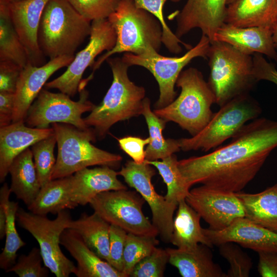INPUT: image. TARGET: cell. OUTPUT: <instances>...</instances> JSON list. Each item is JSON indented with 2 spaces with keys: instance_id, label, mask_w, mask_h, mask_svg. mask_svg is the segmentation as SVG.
<instances>
[{
  "instance_id": "obj_1",
  "label": "cell",
  "mask_w": 277,
  "mask_h": 277,
  "mask_svg": "<svg viewBox=\"0 0 277 277\" xmlns=\"http://www.w3.org/2000/svg\"><path fill=\"white\" fill-rule=\"evenodd\" d=\"M231 138L207 154L179 161V168L190 187L200 183L223 191H241L277 148V121L258 117Z\"/></svg>"
},
{
  "instance_id": "obj_2",
  "label": "cell",
  "mask_w": 277,
  "mask_h": 277,
  "mask_svg": "<svg viewBox=\"0 0 277 277\" xmlns=\"http://www.w3.org/2000/svg\"><path fill=\"white\" fill-rule=\"evenodd\" d=\"M106 61L112 71L111 85L102 102L84 118L99 138H104L115 123L142 114L146 92L129 79V66L122 58L110 57Z\"/></svg>"
},
{
  "instance_id": "obj_3",
  "label": "cell",
  "mask_w": 277,
  "mask_h": 277,
  "mask_svg": "<svg viewBox=\"0 0 277 277\" xmlns=\"http://www.w3.org/2000/svg\"><path fill=\"white\" fill-rule=\"evenodd\" d=\"M114 29V47L95 61L92 74L112 55L122 52L141 54L150 49L159 51L162 44V28L151 13L137 7L133 0H120L107 18Z\"/></svg>"
},
{
  "instance_id": "obj_4",
  "label": "cell",
  "mask_w": 277,
  "mask_h": 277,
  "mask_svg": "<svg viewBox=\"0 0 277 277\" xmlns=\"http://www.w3.org/2000/svg\"><path fill=\"white\" fill-rule=\"evenodd\" d=\"M68 0H49L43 11L38 31L39 48L49 60L74 55L90 36L91 23Z\"/></svg>"
},
{
  "instance_id": "obj_5",
  "label": "cell",
  "mask_w": 277,
  "mask_h": 277,
  "mask_svg": "<svg viewBox=\"0 0 277 277\" xmlns=\"http://www.w3.org/2000/svg\"><path fill=\"white\" fill-rule=\"evenodd\" d=\"M207 58L210 74L207 81L220 107L246 94L258 81L253 73L252 56L243 53L230 45L211 42Z\"/></svg>"
},
{
  "instance_id": "obj_6",
  "label": "cell",
  "mask_w": 277,
  "mask_h": 277,
  "mask_svg": "<svg viewBox=\"0 0 277 277\" xmlns=\"http://www.w3.org/2000/svg\"><path fill=\"white\" fill-rule=\"evenodd\" d=\"M176 86L179 96L167 106L155 109L154 113L167 122L177 124L192 136L199 133L209 122L213 113L215 97L201 72L190 67L180 73Z\"/></svg>"
},
{
  "instance_id": "obj_7",
  "label": "cell",
  "mask_w": 277,
  "mask_h": 277,
  "mask_svg": "<svg viewBox=\"0 0 277 277\" xmlns=\"http://www.w3.org/2000/svg\"><path fill=\"white\" fill-rule=\"evenodd\" d=\"M57 145V155L51 180L65 177L93 166L117 168L123 160L94 146L96 136L93 129L83 130L68 124H52Z\"/></svg>"
},
{
  "instance_id": "obj_8",
  "label": "cell",
  "mask_w": 277,
  "mask_h": 277,
  "mask_svg": "<svg viewBox=\"0 0 277 277\" xmlns=\"http://www.w3.org/2000/svg\"><path fill=\"white\" fill-rule=\"evenodd\" d=\"M262 108L248 94L238 96L220 107L197 134L178 139L184 151H209L234 136L248 122L261 115Z\"/></svg>"
},
{
  "instance_id": "obj_9",
  "label": "cell",
  "mask_w": 277,
  "mask_h": 277,
  "mask_svg": "<svg viewBox=\"0 0 277 277\" xmlns=\"http://www.w3.org/2000/svg\"><path fill=\"white\" fill-rule=\"evenodd\" d=\"M72 220L67 210L60 212L54 220L47 216L33 213L19 207L16 221L36 240L43 256L44 264L56 277H68L74 273L76 266L62 252L60 238Z\"/></svg>"
},
{
  "instance_id": "obj_10",
  "label": "cell",
  "mask_w": 277,
  "mask_h": 277,
  "mask_svg": "<svg viewBox=\"0 0 277 277\" xmlns=\"http://www.w3.org/2000/svg\"><path fill=\"white\" fill-rule=\"evenodd\" d=\"M210 43L209 38L202 34L197 44L181 56H165L154 49H150L141 54L126 52L122 58L129 67L142 66L152 74L160 91L159 99L154 106L155 109H160L175 100L177 93L174 86L183 68L196 57L207 58Z\"/></svg>"
},
{
  "instance_id": "obj_11",
  "label": "cell",
  "mask_w": 277,
  "mask_h": 277,
  "mask_svg": "<svg viewBox=\"0 0 277 277\" xmlns=\"http://www.w3.org/2000/svg\"><path fill=\"white\" fill-rule=\"evenodd\" d=\"M85 87L79 88L80 98L77 101L61 92L54 93L42 89L28 109L25 124L31 127L47 128L53 123H65L80 129H88L90 127L82 114L91 112L95 105L88 100L89 93Z\"/></svg>"
},
{
  "instance_id": "obj_12",
  "label": "cell",
  "mask_w": 277,
  "mask_h": 277,
  "mask_svg": "<svg viewBox=\"0 0 277 277\" xmlns=\"http://www.w3.org/2000/svg\"><path fill=\"white\" fill-rule=\"evenodd\" d=\"M145 202L137 192L124 189L101 192L89 205L110 225L117 226L127 233L156 236L157 229L143 212Z\"/></svg>"
},
{
  "instance_id": "obj_13",
  "label": "cell",
  "mask_w": 277,
  "mask_h": 277,
  "mask_svg": "<svg viewBox=\"0 0 277 277\" xmlns=\"http://www.w3.org/2000/svg\"><path fill=\"white\" fill-rule=\"evenodd\" d=\"M116 42L115 31L107 18L92 21L91 31L87 46L76 54L62 74L46 83L45 88L56 89L73 97L78 92L86 69L93 66L98 55L104 51L111 50Z\"/></svg>"
},
{
  "instance_id": "obj_14",
  "label": "cell",
  "mask_w": 277,
  "mask_h": 277,
  "mask_svg": "<svg viewBox=\"0 0 277 277\" xmlns=\"http://www.w3.org/2000/svg\"><path fill=\"white\" fill-rule=\"evenodd\" d=\"M117 173L147 203L152 213V223L157 229L159 235L165 243H170L173 215L178 205L168 202L164 196L156 192L151 182L152 177L156 174L153 166L145 162L137 164L130 160L122 167Z\"/></svg>"
},
{
  "instance_id": "obj_15",
  "label": "cell",
  "mask_w": 277,
  "mask_h": 277,
  "mask_svg": "<svg viewBox=\"0 0 277 277\" xmlns=\"http://www.w3.org/2000/svg\"><path fill=\"white\" fill-rule=\"evenodd\" d=\"M185 200L213 230L225 229L245 217L244 206L234 192L202 185L190 190Z\"/></svg>"
},
{
  "instance_id": "obj_16",
  "label": "cell",
  "mask_w": 277,
  "mask_h": 277,
  "mask_svg": "<svg viewBox=\"0 0 277 277\" xmlns=\"http://www.w3.org/2000/svg\"><path fill=\"white\" fill-rule=\"evenodd\" d=\"M74 56H59L41 66L29 63L22 69L14 93L12 123L25 121L28 109L49 77L59 69L68 66Z\"/></svg>"
},
{
  "instance_id": "obj_17",
  "label": "cell",
  "mask_w": 277,
  "mask_h": 277,
  "mask_svg": "<svg viewBox=\"0 0 277 277\" xmlns=\"http://www.w3.org/2000/svg\"><path fill=\"white\" fill-rule=\"evenodd\" d=\"M49 0H22L9 3L14 28L27 53L29 63L41 66L45 56L38 42V31L43 11Z\"/></svg>"
},
{
  "instance_id": "obj_18",
  "label": "cell",
  "mask_w": 277,
  "mask_h": 277,
  "mask_svg": "<svg viewBox=\"0 0 277 277\" xmlns=\"http://www.w3.org/2000/svg\"><path fill=\"white\" fill-rule=\"evenodd\" d=\"M227 7V0H187L177 13L175 35L180 38L199 28L213 42L215 32L225 23Z\"/></svg>"
},
{
  "instance_id": "obj_19",
  "label": "cell",
  "mask_w": 277,
  "mask_h": 277,
  "mask_svg": "<svg viewBox=\"0 0 277 277\" xmlns=\"http://www.w3.org/2000/svg\"><path fill=\"white\" fill-rule=\"evenodd\" d=\"M212 244L218 246L233 242L242 246L260 251H277V232L251 221L246 217L234 220L221 230L204 229Z\"/></svg>"
},
{
  "instance_id": "obj_20",
  "label": "cell",
  "mask_w": 277,
  "mask_h": 277,
  "mask_svg": "<svg viewBox=\"0 0 277 277\" xmlns=\"http://www.w3.org/2000/svg\"><path fill=\"white\" fill-rule=\"evenodd\" d=\"M109 166L85 168L71 175L70 198L75 207L85 206L101 192L127 189Z\"/></svg>"
},
{
  "instance_id": "obj_21",
  "label": "cell",
  "mask_w": 277,
  "mask_h": 277,
  "mask_svg": "<svg viewBox=\"0 0 277 277\" xmlns=\"http://www.w3.org/2000/svg\"><path fill=\"white\" fill-rule=\"evenodd\" d=\"M53 134L52 127H31L24 121L0 127V182L5 181L9 167L17 156L36 142Z\"/></svg>"
},
{
  "instance_id": "obj_22",
  "label": "cell",
  "mask_w": 277,
  "mask_h": 277,
  "mask_svg": "<svg viewBox=\"0 0 277 277\" xmlns=\"http://www.w3.org/2000/svg\"><path fill=\"white\" fill-rule=\"evenodd\" d=\"M272 35V28L268 27H241L224 23L215 32L213 41L227 43L246 54L260 53L277 61Z\"/></svg>"
},
{
  "instance_id": "obj_23",
  "label": "cell",
  "mask_w": 277,
  "mask_h": 277,
  "mask_svg": "<svg viewBox=\"0 0 277 277\" xmlns=\"http://www.w3.org/2000/svg\"><path fill=\"white\" fill-rule=\"evenodd\" d=\"M60 242L77 262L74 273L77 277H127L92 251L73 230L66 228Z\"/></svg>"
},
{
  "instance_id": "obj_24",
  "label": "cell",
  "mask_w": 277,
  "mask_h": 277,
  "mask_svg": "<svg viewBox=\"0 0 277 277\" xmlns=\"http://www.w3.org/2000/svg\"><path fill=\"white\" fill-rule=\"evenodd\" d=\"M210 247L199 244L188 249L166 248L169 263L183 277H226L213 260Z\"/></svg>"
},
{
  "instance_id": "obj_25",
  "label": "cell",
  "mask_w": 277,
  "mask_h": 277,
  "mask_svg": "<svg viewBox=\"0 0 277 277\" xmlns=\"http://www.w3.org/2000/svg\"><path fill=\"white\" fill-rule=\"evenodd\" d=\"M276 20L277 0H234L227 5L225 23L272 28Z\"/></svg>"
},
{
  "instance_id": "obj_26",
  "label": "cell",
  "mask_w": 277,
  "mask_h": 277,
  "mask_svg": "<svg viewBox=\"0 0 277 277\" xmlns=\"http://www.w3.org/2000/svg\"><path fill=\"white\" fill-rule=\"evenodd\" d=\"M201 218L185 199L180 201L173 219L170 243L180 249L191 248L199 244L212 248L213 245L201 226Z\"/></svg>"
},
{
  "instance_id": "obj_27",
  "label": "cell",
  "mask_w": 277,
  "mask_h": 277,
  "mask_svg": "<svg viewBox=\"0 0 277 277\" xmlns=\"http://www.w3.org/2000/svg\"><path fill=\"white\" fill-rule=\"evenodd\" d=\"M9 173L11 176L10 188L12 193L28 207L36 199L41 188L30 148L14 159L9 167Z\"/></svg>"
},
{
  "instance_id": "obj_28",
  "label": "cell",
  "mask_w": 277,
  "mask_h": 277,
  "mask_svg": "<svg viewBox=\"0 0 277 277\" xmlns=\"http://www.w3.org/2000/svg\"><path fill=\"white\" fill-rule=\"evenodd\" d=\"M245 212V217L277 232V183L257 193L236 192Z\"/></svg>"
},
{
  "instance_id": "obj_29",
  "label": "cell",
  "mask_w": 277,
  "mask_h": 277,
  "mask_svg": "<svg viewBox=\"0 0 277 277\" xmlns=\"http://www.w3.org/2000/svg\"><path fill=\"white\" fill-rule=\"evenodd\" d=\"M110 224L96 213L84 212L69 222L68 228L77 233L88 247L102 259L109 261Z\"/></svg>"
},
{
  "instance_id": "obj_30",
  "label": "cell",
  "mask_w": 277,
  "mask_h": 277,
  "mask_svg": "<svg viewBox=\"0 0 277 277\" xmlns=\"http://www.w3.org/2000/svg\"><path fill=\"white\" fill-rule=\"evenodd\" d=\"M71 175L52 180L42 187L33 202L27 207L33 213L47 216L76 207L70 198Z\"/></svg>"
},
{
  "instance_id": "obj_31",
  "label": "cell",
  "mask_w": 277,
  "mask_h": 277,
  "mask_svg": "<svg viewBox=\"0 0 277 277\" xmlns=\"http://www.w3.org/2000/svg\"><path fill=\"white\" fill-rule=\"evenodd\" d=\"M142 115L147 125L150 138L145 149V160H162L181 150L178 139H166L164 137L163 131L167 122L152 111L150 101L147 97L143 100Z\"/></svg>"
},
{
  "instance_id": "obj_32",
  "label": "cell",
  "mask_w": 277,
  "mask_h": 277,
  "mask_svg": "<svg viewBox=\"0 0 277 277\" xmlns=\"http://www.w3.org/2000/svg\"><path fill=\"white\" fill-rule=\"evenodd\" d=\"M8 4L0 0V62H11L23 69L29 63V58L13 25Z\"/></svg>"
},
{
  "instance_id": "obj_33",
  "label": "cell",
  "mask_w": 277,
  "mask_h": 277,
  "mask_svg": "<svg viewBox=\"0 0 277 277\" xmlns=\"http://www.w3.org/2000/svg\"><path fill=\"white\" fill-rule=\"evenodd\" d=\"M11 193L8 184L5 183L1 188L0 193L5 199L7 221L5 244L0 254V268L6 272L15 264L18 257L17 251L26 245L16 228V212L19 206L17 202L9 200Z\"/></svg>"
},
{
  "instance_id": "obj_34",
  "label": "cell",
  "mask_w": 277,
  "mask_h": 277,
  "mask_svg": "<svg viewBox=\"0 0 277 277\" xmlns=\"http://www.w3.org/2000/svg\"><path fill=\"white\" fill-rule=\"evenodd\" d=\"M145 162L157 170L166 185L167 192L164 196L168 202L178 205L180 201L186 199L191 187L183 176L179 168V161L174 154L162 161L145 160Z\"/></svg>"
},
{
  "instance_id": "obj_35",
  "label": "cell",
  "mask_w": 277,
  "mask_h": 277,
  "mask_svg": "<svg viewBox=\"0 0 277 277\" xmlns=\"http://www.w3.org/2000/svg\"><path fill=\"white\" fill-rule=\"evenodd\" d=\"M156 236L128 233L124 252L123 273L130 276L136 265L151 253L159 245Z\"/></svg>"
},
{
  "instance_id": "obj_36",
  "label": "cell",
  "mask_w": 277,
  "mask_h": 277,
  "mask_svg": "<svg viewBox=\"0 0 277 277\" xmlns=\"http://www.w3.org/2000/svg\"><path fill=\"white\" fill-rule=\"evenodd\" d=\"M56 144V140L54 133L31 146L34 163L41 187L52 180L56 160L54 154Z\"/></svg>"
},
{
  "instance_id": "obj_37",
  "label": "cell",
  "mask_w": 277,
  "mask_h": 277,
  "mask_svg": "<svg viewBox=\"0 0 277 277\" xmlns=\"http://www.w3.org/2000/svg\"><path fill=\"white\" fill-rule=\"evenodd\" d=\"M136 6L153 15L161 23L162 28V43L169 52L179 54L182 51L181 44L188 50L192 48L190 45L184 43L173 33L167 25L164 17L163 8L168 0H133ZM177 3L181 0H169Z\"/></svg>"
},
{
  "instance_id": "obj_38",
  "label": "cell",
  "mask_w": 277,
  "mask_h": 277,
  "mask_svg": "<svg viewBox=\"0 0 277 277\" xmlns=\"http://www.w3.org/2000/svg\"><path fill=\"white\" fill-rule=\"evenodd\" d=\"M220 255L229 264L226 277H248L252 267L251 258L236 243L228 242L218 245Z\"/></svg>"
},
{
  "instance_id": "obj_39",
  "label": "cell",
  "mask_w": 277,
  "mask_h": 277,
  "mask_svg": "<svg viewBox=\"0 0 277 277\" xmlns=\"http://www.w3.org/2000/svg\"><path fill=\"white\" fill-rule=\"evenodd\" d=\"M43 263L40 249L33 247L28 254L18 256L15 264L6 272H13L19 277H47L50 270Z\"/></svg>"
},
{
  "instance_id": "obj_40",
  "label": "cell",
  "mask_w": 277,
  "mask_h": 277,
  "mask_svg": "<svg viewBox=\"0 0 277 277\" xmlns=\"http://www.w3.org/2000/svg\"><path fill=\"white\" fill-rule=\"evenodd\" d=\"M168 263L169 254L166 249L156 247L136 265L130 276L162 277Z\"/></svg>"
},
{
  "instance_id": "obj_41",
  "label": "cell",
  "mask_w": 277,
  "mask_h": 277,
  "mask_svg": "<svg viewBox=\"0 0 277 277\" xmlns=\"http://www.w3.org/2000/svg\"><path fill=\"white\" fill-rule=\"evenodd\" d=\"M74 9L89 21L107 18L120 0H68Z\"/></svg>"
},
{
  "instance_id": "obj_42",
  "label": "cell",
  "mask_w": 277,
  "mask_h": 277,
  "mask_svg": "<svg viewBox=\"0 0 277 277\" xmlns=\"http://www.w3.org/2000/svg\"><path fill=\"white\" fill-rule=\"evenodd\" d=\"M127 234L128 233L122 228L110 225L109 263L122 273L124 270V252Z\"/></svg>"
},
{
  "instance_id": "obj_43",
  "label": "cell",
  "mask_w": 277,
  "mask_h": 277,
  "mask_svg": "<svg viewBox=\"0 0 277 277\" xmlns=\"http://www.w3.org/2000/svg\"><path fill=\"white\" fill-rule=\"evenodd\" d=\"M120 148L135 163L142 164L146 160L145 147L150 142L149 137L127 136L117 138Z\"/></svg>"
},
{
  "instance_id": "obj_44",
  "label": "cell",
  "mask_w": 277,
  "mask_h": 277,
  "mask_svg": "<svg viewBox=\"0 0 277 277\" xmlns=\"http://www.w3.org/2000/svg\"><path fill=\"white\" fill-rule=\"evenodd\" d=\"M22 68L9 62H0V92L14 93Z\"/></svg>"
},
{
  "instance_id": "obj_45",
  "label": "cell",
  "mask_w": 277,
  "mask_h": 277,
  "mask_svg": "<svg viewBox=\"0 0 277 277\" xmlns=\"http://www.w3.org/2000/svg\"><path fill=\"white\" fill-rule=\"evenodd\" d=\"M252 59L253 73L256 81H268L277 85V70L274 65L266 61L260 53L253 54Z\"/></svg>"
},
{
  "instance_id": "obj_46",
  "label": "cell",
  "mask_w": 277,
  "mask_h": 277,
  "mask_svg": "<svg viewBox=\"0 0 277 277\" xmlns=\"http://www.w3.org/2000/svg\"><path fill=\"white\" fill-rule=\"evenodd\" d=\"M258 271L262 277H277V251L258 252Z\"/></svg>"
},
{
  "instance_id": "obj_47",
  "label": "cell",
  "mask_w": 277,
  "mask_h": 277,
  "mask_svg": "<svg viewBox=\"0 0 277 277\" xmlns=\"http://www.w3.org/2000/svg\"><path fill=\"white\" fill-rule=\"evenodd\" d=\"M14 109V93L0 92V127L12 123Z\"/></svg>"
},
{
  "instance_id": "obj_48",
  "label": "cell",
  "mask_w": 277,
  "mask_h": 277,
  "mask_svg": "<svg viewBox=\"0 0 277 277\" xmlns=\"http://www.w3.org/2000/svg\"><path fill=\"white\" fill-rule=\"evenodd\" d=\"M7 214L4 196L0 193V239L5 236Z\"/></svg>"
},
{
  "instance_id": "obj_49",
  "label": "cell",
  "mask_w": 277,
  "mask_h": 277,
  "mask_svg": "<svg viewBox=\"0 0 277 277\" xmlns=\"http://www.w3.org/2000/svg\"><path fill=\"white\" fill-rule=\"evenodd\" d=\"M272 40L274 47L277 51V20L273 25L272 28Z\"/></svg>"
},
{
  "instance_id": "obj_50",
  "label": "cell",
  "mask_w": 277,
  "mask_h": 277,
  "mask_svg": "<svg viewBox=\"0 0 277 277\" xmlns=\"http://www.w3.org/2000/svg\"><path fill=\"white\" fill-rule=\"evenodd\" d=\"M4 1H6L8 3H11V2L19 1H22V0H4Z\"/></svg>"
},
{
  "instance_id": "obj_51",
  "label": "cell",
  "mask_w": 277,
  "mask_h": 277,
  "mask_svg": "<svg viewBox=\"0 0 277 277\" xmlns=\"http://www.w3.org/2000/svg\"><path fill=\"white\" fill-rule=\"evenodd\" d=\"M234 1V0H227V5H228V4L233 2Z\"/></svg>"
}]
</instances>
